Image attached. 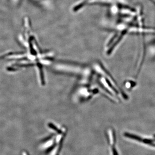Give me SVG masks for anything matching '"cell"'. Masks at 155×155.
<instances>
[{
	"label": "cell",
	"instance_id": "obj_1",
	"mask_svg": "<svg viewBox=\"0 0 155 155\" xmlns=\"http://www.w3.org/2000/svg\"><path fill=\"white\" fill-rule=\"evenodd\" d=\"M20 53L21 52L9 51H7L5 52L1 53V54H0V61H2V60H4V59H8V58H9L11 57V56L20 54Z\"/></svg>",
	"mask_w": 155,
	"mask_h": 155
},
{
	"label": "cell",
	"instance_id": "obj_2",
	"mask_svg": "<svg viewBox=\"0 0 155 155\" xmlns=\"http://www.w3.org/2000/svg\"><path fill=\"white\" fill-rule=\"evenodd\" d=\"M148 144L152 146L155 147V144H154V143H152V142L150 143H149Z\"/></svg>",
	"mask_w": 155,
	"mask_h": 155
}]
</instances>
